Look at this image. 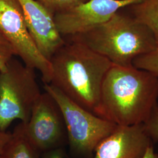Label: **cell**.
Here are the masks:
<instances>
[{
  "mask_svg": "<svg viewBox=\"0 0 158 158\" xmlns=\"http://www.w3.org/2000/svg\"><path fill=\"white\" fill-rule=\"evenodd\" d=\"M65 41L49 60L52 69L49 85L97 115L102 82L113 63L82 43Z\"/></svg>",
  "mask_w": 158,
  "mask_h": 158,
  "instance_id": "6da1fadb",
  "label": "cell"
},
{
  "mask_svg": "<svg viewBox=\"0 0 158 158\" xmlns=\"http://www.w3.org/2000/svg\"><path fill=\"white\" fill-rule=\"evenodd\" d=\"M158 99L157 77L133 65L113 64L102 82L97 115L117 125L142 124Z\"/></svg>",
  "mask_w": 158,
  "mask_h": 158,
  "instance_id": "7a4b0ae2",
  "label": "cell"
},
{
  "mask_svg": "<svg viewBox=\"0 0 158 158\" xmlns=\"http://www.w3.org/2000/svg\"><path fill=\"white\" fill-rule=\"evenodd\" d=\"M64 39L82 43L107 58L113 64L122 66L133 65L136 57L158 46L150 29L125 12L124 8L106 22Z\"/></svg>",
  "mask_w": 158,
  "mask_h": 158,
  "instance_id": "3957f363",
  "label": "cell"
},
{
  "mask_svg": "<svg viewBox=\"0 0 158 158\" xmlns=\"http://www.w3.org/2000/svg\"><path fill=\"white\" fill-rule=\"evenodd\" d=\"M44 89L61 109L72 158H93L97 145L110 135L117 125L81 107L52 85L45 84Z\"/></svg>",
  "mask_w": 158,
  "mask_h": 158,
  "instance_id": "277c9868",
  "label": "cell"
},
{
  "mask_svg": "<svg viewBox=\"0 0 158 158\" xmlns=\"http://www.w3.org/2000/svg\"><path fill=\"white\" fill-rule=\"evenodd\" d=\"M35 69L12 58L0 72V130L15 119L27 124L40 92Z\"/></svg>",
  "mask_w": 158,
  "mask_h": 158,
  "instance_id": "5b68a950",
  "label": "cell"
},
{
  "mask_svg": "<svg viewBox=\"0 0 158 158\" xmlns=\"http://www.w3.org/2000/svg\"><path fill=\"white\" fill-rule=\"evenodd\" d=\"M0 32L10 42L23 63L38 70L44 84H49L51 63L40 53L29 33L19 0H0Z\"/></svg>",
  "mask_w": 158,
  "mask_h": 158,
  "instance_id": "8992f818",
  "label": "cell"
},
{
  "mask_svg": "<svg viewBox=\"0 0 158 158\" xmlns=\"http://www.w3.org/2000/svg\"><path fill=\"white\" fill-rule=\"evenodd\" d=\"M25 126L29 140L40 153L64 147L68 143L67 131L61 109L46 91L41 94L35 103Z\"/></svg>",
  "mask_w": 158,
  "mask_h": 158,
  "instance_id": "52a82bcc",
  "label": "cell"
},
{
  "mask_svg": "<svg viewBox=\"0 0 158 158\" xmlns=\"http://www.w3.org/2000/svg\"><path fill=\"white\" fill-rule=\"evenodd\" d=\"M144 0H89L54 15L63 37L83 33L105 23L119 10Z\"/></svg>",
  "mask_w": 158,
  "mask_h": 158,
  "instance_id": "ba28073f",
  "label": "cell"
},
{
  "mask_svg": "<svg viewBox=\"0 0 158 158\" xmlns=\"http://www.w3.org/2000/svg\"><path fill=\"white\" fill-rule=\"evenodd\" d=\"M152 145L143 123L117 125L97 145L93 158H143Z\"/></svg>",
  "mask_w": 158,
  "mask_h": 158,
  "instance_id": "9c48e42d",
  "label": "cell"
},
{
  "mask_svg": "<svg viewBox=\"0 0 158 158\" xmlns=\"http://www.w3.org/2000/svg\"><path fill=\"white\" fill-rule=\"evenodd\" d=\"M29 33L42 55L49 61L66 42L54 15L36 0H19Z\"/></svg>",
  "mask_w": 158,
  "mask_h": 158,
  "instance_id": "30bf717a",
  "label": "cell"
},
{
  "mask_svg": "<svg viewBox=\"0 0 158 158\" xmlns=\"http://www.w3.org/2000/svg\"><path fill=\"white\" fill-rule=\"evenodd\" d=\"M1 158H40V152L29 140L25 124L15 127Z\"/></svg>",
  "mask_w": 158,
  "mask_h": 158,
  "instance_id": "8fae6325",
  "label": "cell"
},
{
  "mask_svg": "<svg viewBox=\"0 0 158 158\" xmlns=\"http://www.w3.org/2000/svg\"><path fill=\"white\" fill-rule=\"evenodd\" d=\"M124 8L136 21L150 29L158 45V0H144Z\"/></svg>",
  "mask_w": 158,
  "mask_h": 158,
  "instance_id": "7c38bea8",
  "label": "cell"
},
{
  "mask_svg": "<svg viewBox=\"0 0 158 158\" xmlns=\"http://www.w3.org/2000/svg\"><path fill=\"white\" fill-rule=\"evenodd\" d=\"M132 64L136 68L147 71L158 78V45L152 51L136 57Z\"/></svg>",
  "mask_w": 158,
  "mask_h": 158,
  "instance_id": "4fadbf2b",
  "label": "cell"
},
{
  "mask_svg": "<svg viewBox=\"0 0 158 158\" xmlns=\"http://www.w3.org/2000/svg\"><path fill=\"white\" fill-rule=\"evenodd\" d=\"M53 15L89 0H36Z\"/></svg>",
  "mask_w": 158,
  "mask_h": 158,
  "instance_id": "5bb4252c",
  "label": "cell"
},
{
  "mask_svg": "<svg viewBox=\"0 0 158 158\" xmlns=\"http://www.w3.org/2000/svg\"><path fill=\"white\" fill-rule=\"evenodd\" d=\"M15 55V52L11 44L0 32V72L6 70L8 62Z\"/></svg>",
  "mask_w": 158,
  "mask_h": 158,
  "instance_id": "9a60e30c",
  "label": "cell"
},
{
  "mask_svg": "<svg viewBox=\"0 0 158 158\" xmlns=\"http://www.w3.org/2000/svg\"><path fill=\"white\" fill-rule=\"evenodd\" d=\"M143 124L152 140L158 141V103L153 108L150 116Z\"/></svg>",
  "mask_w": 158,
  "mask_h": 158,
  "instance_id": "2e32d148",
  "label": "cell"
},
{
  "mask_svg": "<svg viewBox=\"0 0 158 158\" xmlns=\"http://www.w3.org/2000/svg\"><path fill=\"white\" fill-rule=\"evenodd\" d=\"M66 156L64 147H59L42 152V158H65Z\"/></svg>",
  "mask_w": 158,
  "mask_h": 158,
  "instance_id": "e0dca14e",
  "label": "cell"
},
{
  "mask_svg": "<svg viewBox=\"0 0 158 158\" xmlns=\"http://www.w3.org/2000/svg\"><path fill=\"white\" fill-rule=\"evenodd\" d=\"M11 137V134L0 130V156L3 152L5 147Z\"/></svg>",
  "mask_w": 158,
  "mask_h": 158,
  "instance_id": "ac0fdd59",
  "label": "cell"
},
{
  "mask_svg": "<svg viewBox=\"0 0 158 158\" xmlns=\"http://www.w3.org/2000/svg\"><path fill=\"white\" fill-rule=\"evenodd\" d=\"M143 158H158V155L155 152L153 145L149 148Z\"/></svg>",
  "mask_w": 158,
  "mask_h": 158,
  "instance_id": "d6986e66",
  "label": "cell"
},
{
  "mask_svg": "<svg viewBox=\"0 0 158 158\" xmlns=\"http://www.w3.org/2000/svg\"><path fill=\"white\" fill-rule=\"evenodd\" d=\"M0 158H1V156H0Z\"/></svg>",
  "mask_w": 158,
  "mask_h": 158,
  "instance_id": "ffe728a7",
  "label": "cell"
}]
</instances>
